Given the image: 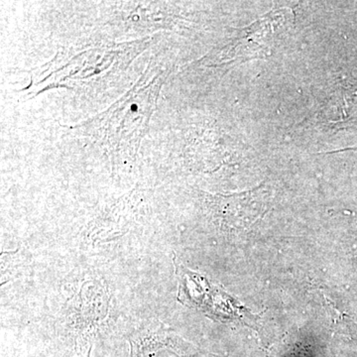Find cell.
<instances>
[{
	"label": "cell",
	"instance_id": "cell-1",
	"mask_svg": "<svg viewBox=\"0 0 357 357\" xmlns=\"http://www.w3.org/2000/svg\"><path fill=\"white\" fill-rule=\"evenodd\" d=\"M218 217L229 229H244L257 222L266 211L267 191L261 187L227 197H215Z\"/></svg>",
	"mask_w": 357,
	"mask_h": 357
}]
</instances>
